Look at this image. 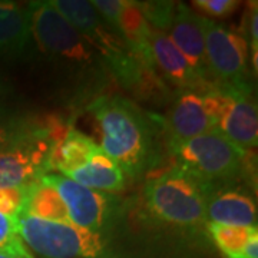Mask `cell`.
I'll use <instances>...</instances> for the list:
<instances>
[{
  "mask_svg": "<svg viewBox=\"0 0 258 258\" xmlns=\"http://www.w3.org/2000/svg\"><path fill=\"white\" fill-rule=\"evenodd\" d=\"M86 109L99 131V147L128 178L139 179L161 164L166 144L158 115L118 93L96 96Z\"/></svg>",
  "mask_w": 258,
  "mask_h": 258,
  "instance_id": "obj_1",
  "label": "cell"
},
{
  "mask_svg": "<svg viewBox=\"0 0 258 258\" xmlns=\"http://www.w3.org/2000/svg\"><path fill=\"white\" fill-rule=\"evenodd\" d=\"M28 5L0 0V55L19 57L30 45Z\"/></svg>",
  "mask_w": 258,
  "mask_h": 258,
  "instance_id": "obj_16",
  "label": "cell"
},
{
  "mask_svg": "<svg viewBox=\"0 0 258 258\" xmlns=\"http://www.w3.org/2000/svg\"><path fill=\"white\" fill-rule=\"evenodd\" d=\"M8 91H9V89H8V86L0 81V101H2V99H5V96L8 95Z\"/></svg>",
  "mask_w": 258,
  "mask_h": 258,
  "instance_id": "obj_27",
  "label": "cell"
},
{
  "mask_svg": "<svg viewBox=\"0 0 258 258\" xmlns=\"http://www.w3.org/2000/svg\"><path fill=\"white\" fill-rule=\"evenodd\" d=\"M166 35L182 53L194 72L198 75V78H201L204 82L212 83L205 57L203 16L195 15L186 5L178 2L175 16Z\"/></svg>",
  "mask_w": 258,
  "mask_h": 258,
  "instance_id": "obj_13",
  "label": "cell"
},
{
  "mask_svg": "<svg viewBox=\"0 0 258 258\" xmlns=\"http://www.w3.org/2000/svg\"><path fill=\"white\" fill-rule=\"evenodd\" d=\"M240 36L245 40L248 46L249 63L254 69V76L258 71V3L248 2L245 12L242 15V25Z\"/></svg>",
  "mask_w": 258,
  "mask_h": 258,
  "instance_id": "obj_22",
  "label": "cell"
},
{
  "mask_svg": "<svg viewBox=\"0 0 258 258\" xmlns=\"http://www.w3.org/2000/svg\"><path fill=\"white\" fill-rule=\"evenodd\" d=\"M35 116H30L6 102L0 101V149L9 145L15 138L30 126Z\"/></svg>",
  "mask_w": 258,
  "mask_h": 258,
  "instance_id": "obj_20",
  "label": "cell"
},
{
  "mask_svg": "<svg viewBox=\"0 0 258 258\" xmlns=\"http://www.w3.org/2000/svg\"><path fill=\"white\" fill-rule=\"evenodd\" d=\"M214 126L237 147L251 151L258 144L257 99L248 86L214 85L203 91Z\"/></svg>",
  "mask_w": 258,
  "mask_h": 258,
  "instance_id": "obj_8",
  "label": "cell"
},
{
  "mask_svg": "<svg viewBox=\"0 0 258 258\" xmlns=\"http://www.w3.org/2000/svg\"><path fill=\"white\" fill-rule=\"evenodd\" d=\"M16 218L19 237L37 258H128L115 245L113 231L98 234L28 215Z\"/></svg>",
  "mask_w": 258,
  "mask_h": 258,
  "instance_id": "obj_5",
  "label": "cell"
},
{
  "mask_svg": "<svg viewBox=\"0 0 258 258\" xmlns=\"http://www.w3.org/2000/svg\"><path fill=\"white\" fill-rule=\"evenodd\" d=\"M176 3L178 2H137L149 26L165 33L175 16Z\"/></svg>",
  "mask_w": 258,
  "mask_h": 258,
  "instance_id": "obj_21",
  "label": "cell"
},
{
  "mask_svg": "<svg viewBox=\"0 0 258 258\" xmlns=\"http://www.w3.org/2000/svg\"><path fill=\"white\" fill-rule=\"evenodd\" d=\"M19 215H28L49 222L72 224L60 194L42 179L29 185L28 194Z\"/></svg>",
  "mask_w": 258,
  "mask_h": 258,
  "instance_id": "obj_17",
  "label": "cell"
},
{
  "mask_svg": "<svg viewBox=\"0 0 258 258\" xmlns=\"http://www.w3.org/2000/svg\"><path fill=\"white\" fill-rule=\"evenodd\" d=\"M63 176L98 192L116 194L125 191L128 176L101 147L96 148L88 162Z\"/></svg>",
  "mask_w": 258,
  "mask_h": 258,
  "instance_id": "obj_15",
  "label": "cell"
},
{
  "mask_svg": "<svg viewBox=\"0 0 258 258\" xmlns=\"http://www.w3.org/2000/svg\"><path fill=\"white\" fill-rule=\"evenodd\" d=\"M98 55L102 66L109 71L122 88L139 99L165 102L172 92L158 75L157 69L147 64L98 15L91 2L52 0L49 2Z\"/></svg>",
  "mask_w": 258,
  "mask_h": 258,
  "instance_id": "obj_2",
  "label": "cell"
},
{
  "mask_svg": "<svg viewBox=\"0 0 258 258\" xmlns=\"http://www.w3.org/2000/svg\"><path fill=\"white\" fill-rule=\"evenodd\" d=\"M257 201L247 181L210 186L207 200L208 222L257 227Z\"/></svg>",
  "mask_w": 258,
  "mask_h": 258,
  "instance_id": "obj_12",
  "label": "cell"
},
{
  "mask_svg": "<svg viewBox=\"0 0 258 258\" xmlns=\"http://www.w3.org/2000/svg\"><path fill=\"white\" fill-rule=\"evenodd\" d=\"M99 147L91 137L78 131L74 125L68 129L63 139L57 144L52 154V171L64 175L83 166Z\"/></svg>",
  "mask_w": 258,
  "mask_h": 258,
  "instance_id": "obj_18",
  "label": "cell"
},
{
  "mask_svg": "<svg viewBox=\"0 0 258 258\" xmlns=\"http://www.w3.org/2000/svg\"><path fill=\"white\" fill-rule=\"evenodd\" d=\"M28 8L30 37L42 55L78 74H93L101 66L91 45L49 2H29Z\"/></svg>",
  "mask_w": 258,
  "mask_h": 258,
  "instance_id": "obj_6",
  "label": "cell"
},
{
  "mask_svg": "<svg viewBox=\"0 0 258 258\" xmlns=\"http://www.w3.org/2000/svg\"><path fill=\"white\" fill-rule=\"evenodd\" d=\"M49 116L30 123L18 138L0 149V189L37 182L52 172V154L57 145Z\"/></svg>",
  "mask_w": 258,
  "mask_h": 258,
  "instance_id": "obj_7",
  "label": "cell"
},
{
  "mask_svg": "<svg viewBox=\"0 0 258 258\" xmlns=\"http://www.w3.org/2000/svg\"><path fill=\"white\" fill-rule=\"evenodd\" d=\"M203 91L179 89L172 92L166 115L161 118L166 149L215 129L204 102Z\"/></svg>",
  "mask_w": 258,
  "mask_h": 258,
  "instance_id": "obj_11",
  "label": "cell"
},
{
  "mask_svg": "<svg viewBox=\"0 0 258 258\" xmlns=\"http://www.w3.org/2000/svg\"><path fill=\"white\" fill-rule=\"evenodd\" d=\"M208 192L210 185L174 165L145 182L142 205L148 218L159 225L195 232L208 224Z\"/></svg>",
  "mask_w": 258,
  "mask_h": 258,
  "instance_id": "obj_3",
  "label": "cell"
},
{
  "mask_svg": "<svg viewBox=\"0 0 258 258\" xmlns=\"http://www.w3.org/2000/svg\"><path fill=\"white\" fill-rule=\"evenodd\" d=\"M194 6L201 10L204 18H228L235 13V10L240 8L238 0H195Z\"/></svg>",
  "mask_w": 258,
  "mask_h": 258,
  "instance_id": "obj_25",
  "label": "cell"
},
{
  "mask_svg": "<svg viewBox=\"0 0 258 258\" xmlns=\"http://www.w3.org/2000/svg\"><path fill=\"white\" fill-rule=\"evenodd\" d=\"M32 185V184H30ZM28 186L19 188H3L0 189V212L8 217H18L25 203Z\"/></svg>",
  "mask_w": 258,
  "mask_h": 258,
  "instance_id": "obj_24",
  "label": "cell"
},
{
  "mask_svg": "<svg viewBox=\"0 0 258 258\" xmlns=\"http://www.w3.org/2000/svg\"><path fill=\"white\" fill-rule=\"evenodd\" d=\"M149 46L158 75L164 82L179 89H205L212 83L204 82L192 71L182 53L176 49L165 32L151 28Z\"/></svg>",
  "mask_w": 258,
  "mask_h": 258,
  "instance_id": "obj_14",
  "label": "cell"
},
{
  "mask_svg": "<svg viewBox=\"0 0 258 258\" xmlns=\"http://www.w3.org/2000/svg\"><path fill=\"white\" fill-rule=\"evenodd\" d=\"M0 258H35L32 252L28 254H16V252H9V251H0Z\"/></svg>",
  "mask_w": 258,
  "mask_h": 258,
  "instance_id": "obj_26",
  "label": "cell"
},
{
  "mask_svg": "<svg viewBox=\"0 0 258 258\" xmlns=\"http://www.w3.org/2000/svg\"><path fill=\"white\" fill-rule=\"evenodd\" d=\"M0 251H9L16 254L30 252L23 244L18 232V218L8 217L0 212Z\"/></svg>",
  "mask_w": 258,
  "mask_h": 258,
  "instance_id": "obj_23",
  "label": "cell"
},
{
  "mask_svg": "<svg viewBox=\"0 0 258 258\" xmlns=\"http://www.w3.org/2000/svg\"><path fill=\"white\" fill-rule=\"evenodd\" d=\"M208 235L224 254V258H242L248 241L258 234V227L225 225L217 222L207 224Z\"/></svg>",
  "mask_w": 258,
  "mask_h": 258,
  "instance_id": "obj_19",
  "label": "cell"
},
{
  "mask_svg": "<svg viewBox=\"0 0 258 258\" xmlns=\"http://www.w3.org/2000/svg\"><path fill=\"white\" fill-rule=\"evenodd\" d=\"M168 152L176 166L210 186L232 181L251 184L252 158L249 151L237 147L217 129L172 145Z\"/></svg>",
  "mask_w": 258,
  "mask_h": 258,
  "instance_id": "obj_4",
  "label": "cell"
},
{
  "mask_svg": "<svg viewBox=\"0 0 258 258\" xmlns=\"http://www.w3.org/2000/svg\"><path fill=\"white\" fill-rule=\"evenodd\" d=\"M203 28L207 68L211 82L220 86L252 85L248 68V46L240 33L204 16Z\"/></svg>",
  "mask_w": 258,
  "mask_h": 258,
  "instance_id": "obj_10",
  "label": "cell"
},
{
  "mask_svg": "<svg viewBox=\"0 0 258 258\" xmlns=\"http://www.w3.org/2000/svg\"><path fill=\"white\" fill-rule=\"evenodd\" d=\"M40 179L52 185L60 194L72 225L83 230L98 234L112 232L126 210V200L115 194L98 192L85 188L60 174L50 172Z\"/></svg>",
  "mask_w": 258,
  "mask_h": 258,
  "instance_id": "obj_9",
  "label": "cell"
}]
</instances>
